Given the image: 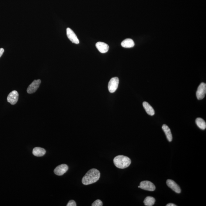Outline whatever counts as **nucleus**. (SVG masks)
<instances>
[{
    "label": "nucleus",
    "instance_id": "1",
    "mask_svg": "<svg viewBox=\"0 0 206 206\" xmlns=\"http://www.w3.org/2000/svg\"><path fill=\"white\" fill-rule=\"evenodd\" d=\"M100 174L97 169H93L88 171L82 178V183L85 185H88L97 182L100 178Z\"/></svg>",
    "mask_w": 206,
    "mask_h": 206
},
{
    "label": "nucleus",
    "instance_id": "2",
    "mask_svg": "<svg viewBox=\"0 0 206 206\" xmlns=\"http://www.w3.org/2000/svg\"><path fill=\"white\" fill-rule=\"evenodd\" d=\"M114 165L118 168L124 169L128 167L131 163V159L124 155H118L113 159Z\"/></svg>",
    "mask_w": 206,
    "mask_h": 206
},
{
    "label": "nucleus",
    "instance_id": "3",
    "mask_svg": "<svg viewBox=\"0 0 206 206\" xmlns=\"http://www.w3.org/2000/svg\"><path fill=\"white\" fill-rule=\"evenodd\" d=\"M206 93V84L202 82L199 85L197 92L196 96L198 100H202L204 99Z\"/></svg>",
    "mask_w": 206,
    "mask_h": 206
},
{
    "label": "nucleus",
    "instance_id": "4",
    "mask_svg": "<svg viewBox=\"0 0 206 206\" xmlns=\"http://www.w3.org/2000/svg\"><path fill=\"white\" fill-rule=\"evenodd\" d=\"M119 79L117 77L112 78L109 82L108 89L111 93H113L117 90L119 85Z\"/></svg>",
    "mask_w": 206,
    "mask_h": 206
},
{
    "label": "nucleus",
    "instance_id": "5",
    "mask_svg": "<svg viewBox=\"0 0 206 206\" xmlns=\"http://www.w3.org/2000/svg\"><path fill=\"white\" fill-rule=\"evenodd\" d=\"M139 188L150 191H154L156 189L154 184L148 181H142L140 184Z\"/></svg>",
    "mask_w": 206,
    "mask_h": 206
},
{
    "label": "nucleus",
    "instance_id": "6",
    "mask_svg": "<svg viewBox=\"0 0 206 206\" xmlns=\"http://www.w3.org/2000/svg\"><path fill=\"white\" fill-rule=\"evenodd\" d=\"M41 83V80L40 79L34 80L30 85L27 89L28 93L31 94L34 93L38 89Z\"/></svg>",
    "mask_w": 206,
    "mask_h": 206
},
{
    "label": "nucleus",
    "instance_id": "7",
    "mask_svg": "<svg viewBox=\"0 0 206 206\" xmlns=\"http://www.w3.org/2000/svg\"><path fill=\"white\" fill-rule=\"evenodd\" d=\"M19 94L16 91H12L10 93L7 97V102L12 105L16 104L19 100Z\"/></svg>",
    "mask_w": 206,
    "mask_h": 206
},
{
    "label": "nucleus",
    "instance_id": "8",
    "mask_svg": "<svg viewBox=\"0 0 206 206\" xmlns=\"http://www.w3.org/2000/svg\"><path fill=\"white\" fill-rule=\"evenodd\" d=\"M67 37L73 43L76 44H78L79 43V40L77 37L74 31L70 28H67Z\"/></svg>",
    "mask_w": 206,
    "mask_h": 206
},
{
    "label": "nucleus",
    "instance_id": "9",
    "mask_svg": "<svg viewBox=\"0 0 206 206\" xmlns=\"http://www.w3.org/2000/svg\"><path fill=\"white\" fill-rule=\"evenodd\" d=\"M68 169V167L66 164H61L57 166L55 169L54 173L58 176H62L66 173Z\"/></svg>",
    "mask_w": 206,
    "mask_h": 206
},
{
    "label": "nucleus",
    "instance_id": "10",
    "mask_svg": "<svg viewBox=\"0 0 206 206\" xmlns=\"http://www.w3.org/2000/svg\"><path fill=\"white\" fill-rule=\"evenodd\" d=\"M166 184L169 188L174 191L175 193H180L181 192V190L179 187L177 183H175L174 181L171 179H168L166 181Z\"/></svg>",
    "mask_w": 206,
    "mask_h": 206
},
{
    "label": "nucleus",
    "instance_id": "11",
    "mask_svg": "<svg viewBox=\"0 0 206 206\" xmlns=\"http://www.w3.org/2000/svg\"><path fill=\"white\" fill-rule=\"evenodd\" d=\"M96 46V48L100 52L102 53L107 52L109 48V46L108 45V44L103 42H97Z\"/></svg>",
    "mask_w": 206,
    "mask_h": 206
},
{
    "label": "nucleus",
    "instance_id": "12",
    "mask_svg": "<svg viewBox=\"0 0 206 206\" xmlns=\"http://www.w3.org/2000/svg\"><path fill=\"white\" fill-rule=\"evenodd\" d=\"M143 106L146 112L148 115L151 116H153L155 114V112L154 109L148 102H144L143 103Z\"/></svg>",
    "mask_w": 206,
    "mask_h": 206
},
{
    "label": "nucleus",
    "instance_id": "13",
    "mask_svg": "<svg viewBox=\"0 0 206 206\" xmlns=\"http://www.w3.org/2000/svg\"><path fill=\"white\" fill-rule=\"evenodd\" d=\"M162 128L165 134H166L167 139L168 141L169 142H172V139H173V137H172L171 130L169 127L167 126L166 124H163L162 126Z\"/></svg>",
    "mask_w": 206,
    "mask_h": 206
},
{
    "label": "nucleus",
    "instance_id": "14",
    "mask_svg": "<svg viewBox=\"0 0 206 206\" xmlns=\"http://www.w3.org/2000/svg\"><path fill=\"white\" fill-rule=\"evenodd\" d=\"M46 153V150L44 148L36 147L33 149V154L34 156L41 157L44 156Z\"/></svg>",
    "mask_w": 206,
    "mask_h": 206
},
{
    "label": "nucleus",
    "instance_id": "15",
    "mask_svg": "<svg viewBox=\"0 0 206 206\" xmlns=\"http://www.w3.org/2000/svg\"><path fill=\"white\" fill-rule=\"evenodd\" d=\"M134 42L132 39H127L123 40L121 43V45L124 48H131L134 46Z\"/></svg>",
    "mask_w": 206,
    "mask_h": 206
},
{
    "label": "nucleus",
    "instance_id": "16",
    "mask_svg": "<svg viewBox=\"0 0 206 206\" xmlns=\"http://www.w3.org/2000/svg\"><path fill=\"white\" fill-rule=\"evenodd\" d=\"M196 123L198 127L200 129L205 130L206 128V123L202 118H198L196 119Z\"/></svg>",
    "mask_w": 206,
    "mask_h": 206
},
{
    "label": "nucleus",
    "instance_id": "17",
    "mask_svg": "<svg viewBox=\"0 0 206 206\" xmlns=\"http://www.w3.org/2000/svg\"><path fill=\"white\" fill-rule=\"evenodd\" d=\"M155 199L154 197L149 196L146 197L144 201V204L147 206H152L155 204Z\"/></svg>",
    "mask_w": 206,
    "mask_h": 206
},
{
    "label": "nucleus",
    "instance_id": "18",
    "mask_svg": "<svg viewBox=\"0 0 206 206\" xmlns=\"http://www.w3.org/2000/svg\"><path fill=\"white\" fill-rule=\"evenodd\" d=\"M92 206H103V203L100 200H97L94 202L92 205Z\"/></svg>",
    "mask_w": 206,
    "mask_h": 206
},
{
    "label": "nucleus",
    "instance_id": "19",
    "mask_svg": "<svg viewBox=\"0 0 206 206\" xmlns=\"http://www.w3.org/2000/svg\"><path fill=\"white\" fill-rule=\"evenodd\" d=\"M67 206H76V204L75 202L73 200H70L67 204Z\"/></svg>",
    "mask_w": 206,
    "mask_h": 206
},
{
    "label": "nucleus",
    "instance_id": "20",
    "mask_svg": "<svg viewBox=\"0 0 206 206\" xmlns=\"http://www.w3.org/2000/svg\"><path fill=\"white\" fill-rule=\"evenodd\" d=\"M4 51V50L3 48H0V58L2 56Z\"/></svg>",
    "mask_w": 206,
    "mask_h": 206
},
{
    "label": "nucleus",
    "instance_id": "21",
    "mask_svg": "<svg viewBox=\"0 0 206 206\" xmlns=\"http://www.w3.org/2000/svg\"><path fill=\"white\" fill-rule=\"evenodd\" d=\"M166 206H176V205L173 204H169L167 205Z\"/></svg>",
    "mask_w": 206,
    "mask_h": 206
}]
</instances>
